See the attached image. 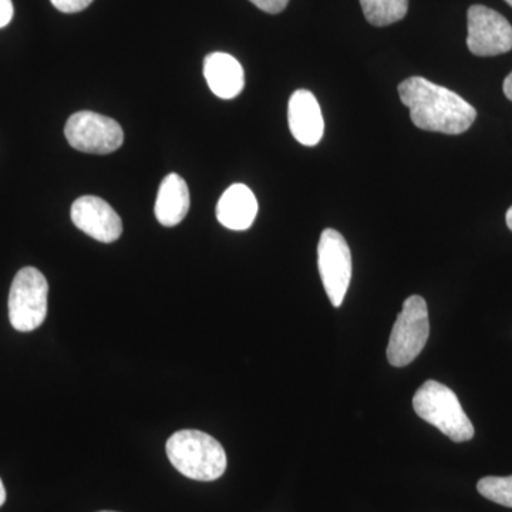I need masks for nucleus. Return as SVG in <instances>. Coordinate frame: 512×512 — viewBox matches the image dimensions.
<instances>
[{"label":"nucleus","instance_id":"nucleus-19","mask_svg":"<svg viewBox=\"0 0 512 512\" xmlns=\"http://www.w3.org/2000/svg\"><path fill=\"white\" fill-rule=\"evenodd\" d=\"M503 89L507 99L512 101V72L508 74L507 79L504 80Z\"/></svg>","mask_w":512,"mask_h":512},{"label":"nucleus","instance_id":"nucleus-7","mask_svg":"<svg viewBox=\"0 0 512 512\" xmlns=\"http://www.w3.org/2000/svg\"><path fill=\"white\" fill-rule=\"evenodd\" d=\"M64 136L74 150L87 154H110L124 141L123 128L116 120L93 111H79L67 120Z\"/></svg>","mask_w":512,"mask_h":512},{"label":"nucleus","instance_id":"nucleus-23","mask_svg":"<svg viewBox=\"0 0 512 512\" xmlns=\"http://www.w3.org/2000/svg\"><path fill=\"white\" fill-rule=\"evenodd\" d=\"M100 512H114V511H100Z\"/></svg>","mask_w":512,"mask_h":512},{"label":"nucleus","instance_id":"nucleus-3","mask_svg":"<svg viewBox=\"0 0 512 512\" xmlns=\"http://www.w3.org/2000/svg\"><path fill=\"white\" fill-rule=\"evenodd\" d=\"M414 412L456 443L470 441L474 426L450 387L427 380L413 397Z\"/></svg>","mask_w":512,"mask_h":512},{"label":"nucleus","instance_id":"nucleus-12","mask_svg":"<svg viewBox=\"0 0 512 512\" xmlns=\"http://www.w3.org/2000/svg\"><path fill=\"white\" fill-rule=\"evenodd\" d=\"M256 214H258V201L247 185H231L218 201V221L232 231H245L251 227Z\"/></svg>","mask_w":512,"mask_h":512},{"label":"nucleus","instance_id":"nucleus-1","mask_svg":"<svg viewBox=\"0 0 512 512\" xmlns=\"http://www.w3.org/2000/svg\"><path fill=\"white\" fill-rule=\"evenodd\" d=\"M400 99L409 107L410 119L420 130L436 133H466L477 119V111L463 97L424 77H410L399 86Z\"/></svg>","mask_w":512,"mask_h":512},{"label":"nucleus","instance_id":"nucleus-17","mask_svg":"<svg viewBox=\"0 0 512 512\" xmlns=\"http://www.w3.org/2000/svg\"><path fill=\"white\" fill-rule=\"evenodd\" d=\"M254 3L256 8L264 10L271 15H278L288 6L289 0H249Z\"/></svg>","mask_w":512,"mask_h":512},{"label":"nucleus","instance_id":"nucleus-14","mask_svg":"<svg viewBox=\"0 0 512 512\" xmlns=\"http://www.w3.org/2000/svg\"><path fill=\"white\" fill-rule=\"evenodd\" d=\"M363 15L370 25L383 28L407 15L409 0H359Z\"/></svg>","mask_w":512,"mask_h":512},{"label":"nucleus","instance_id":"nucleus-15","mask_svg":"<svg viewBox=\"0 0 512 512\" xmlns=\"http://www.w3.org/2000/svg\"><path fill=\"white\" fill-rule=\"evenodd\" d=\"M477 490L487 500L512 508V476L481 478Z\"/></svg>","mask_w":512,"mask_h":512},{"label":"nucleus","instance_id":"nucleus-20","mask_svg":"<svg viewBox=\"0 0 512 512\" xmlns=\"http://www.w3.org/2000/svg\"><path fill=\"white\" fill-rule=\"evenodd\" d=\"M6 501V490L5 485H3L2 480H0V507L5 504Z\"/></svg>","mask_w":512,"mask_h":512},{"label":"nucleus","instance_id":"nucleus-2","mask_svg":"<svg viewBox=\"0 0 512 512\" xmlns=\"http://www.w3.org/2000/svg\"><path fill=\"white\" fill-rule=\"evenodd\" d=\"M165 450L175 470L191 480L215 481L227 470L224 447L204 431H177L168 439Z\"/></svg>","mask_w":512,"mask_h":512},{"label":"nucleus","instance_id":"nucleus-6","mask_svg":"<svg viewBox=\"0 0 512 512\" xmlns=\"http://www.w3.org/2000/svg\"><path fill=\"white\" fill-rule=\"evenodd\" d=\"M318 266L330 303L339 308L352 279V254L348 242L336 229H325L318 245Z\"/></svg>","mask_w":512,"mask_h":512},{"label":"nucleus","instance_id":"nucleus-10","mask_svg":"<svg viewBox=\"0 0 512 512\" xmlns=\"http://www.w3.org/2000/svg\"><path fill=\"white\" fill-rule=\"evenodd\" d=\"M288 121L292 136L306 147L322 140L325 123L316 97L309 90H296L289 100Z\"/></svg>","mask_w":512,"mask_h":512},{"label":"nucleus","instance_id":"nucleus-8","mask_svg":"<svg viewBox=\"0 0 512 512\" xmlns=\"http://www.w3.org/2000/svg\"><path fill=\"white\" fill-rule=\"evenodd\" d=\"M467 46L473 55L488 57L512 50V26L495 10L483 5L468 9Z\"/></svg>","mask_w":512,"mask_h":512},{"label":"nucleus","instance_id":"nucleus-18","mask_svg":"<svg viewBox=\"0 0 512 512\" xmlns=\"http://www.w3.org/2000/svg\"><path fill=\"white\" fill-rule=\"evenodd\" d=\"M13 18L12 0H0V29L5 28Z\"/></svg>","mask_w":512,"mask_h":512},{"label":"nucleus","instance_id":"nucleus-22","mask_svg":"<svg viewBox=\"0 0 512 512\" xmlns=\"http://www.w3.org/2000/svg\"><path fill=\"white\" fill-rule=\"evenodd\" d=\"M505 2H507V3H508V5H510V6H511V8H512V0H505Z\"/></svg>","mask_w":512,"mask_h":512},{"label":"nucleus","instance_id":"nucleus-16","mask_svg":"<svg viewBox=\"0 0 512 512\" xmlns=\"http://www.w3.org/2000/svg\"><path fill=\"white\" fill-rule=\"evenodd\" d=\"M57 10L63 13H77L89 8L93 0H50Z\"/></svg>","mask_w":512,"mask_h":512},{"label":"nucleus","instance_id":"nucleus-5","mask_svg":"<svg viewBox=\"0 0 512 512\" xmlns=\"http://www.w3.org/2000/svg\"><path fill=\"white\" fill-rule=\"evenodd\" d=\"M49 285L39 269H20L9 292V319L19 332H32L45 322Z\"/></svg>","mask_w":512,"mask_h":512},{"label":"nucleus","instance_id":"nucleus-13","mask_svg":"<svg viewBox=\"0 0 512 512\" xmlns=\"http://www.w3.org/2000/svg\"><path fill=\"white\" fill-rule=\"evenodd\" d=\"M190 190L178 174H168L161 181L156 201V218L164 227H175L190 211Z\"/></svg>","mask_w":512,"mask_h":512},{"label":"nucleus","instance_id":"nucleus-21","mask_svg":"<svg viewBox=\"0 0 512 512\" xmlns=\"http://www.w3.org/2000/svg\"><path fill=\"white\" fill-rule=\"evenodd\" d=\"M505 221H507V227L512 231V207L507 211V217H505Z\"/></svg>","mask_w":512,"mask_h":512},{"label":"nucleus","instance_id":"nucleus-9","mask_svg":"<svg viewBox=\"0 0 512 512\" xmlns=\"http://www.w3.org/2000/svg\"><path fill=\"white\" fill-rule=\"evenodd\" d=\"M72 221L80 231L103 244L117 241L123 222L110 204L93 195H84L72 205Z\"/></svg>","mask_w":512,"mask_h":512},{"label":"nucleus","instance_id":"nucleus-11","mask_svg":"<svg viewBox=\"0 0 512 512\" xmlns=\"http://www.w3.org/2000/svg\"><path fill=\"white\" fill-rule=\"evenodd\" d=\"M204 76L211 92L224 100L235 99L245 86L241 63L228 53L215 52L205 57Z\"/></svg>","mask_w":512,"mask_h":512},{"label":"nucleus","instance_id":"nucleus-4","mask_svg":"<svg viewBox=\"0 0 512 512\" xmlns=\"http://www.w3.org/2000/svg\"><path fill=\"white\" fill-rule=\"evenodd\" d=\"M430 335L429 308L419 295L409 296L397 316L389 346L387 360L394 367L410 365L426 346Z\"/></svg>","mask_w":512,"mask_h":512}]
</instances>
